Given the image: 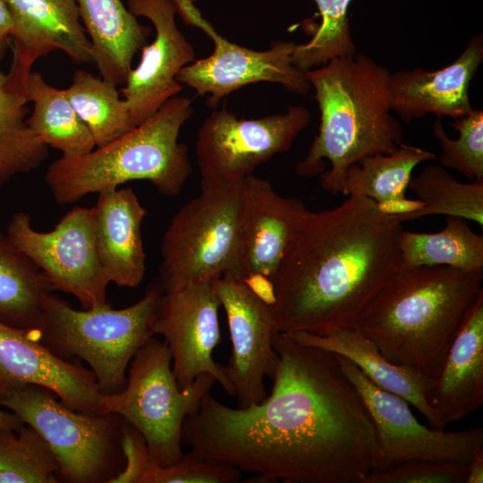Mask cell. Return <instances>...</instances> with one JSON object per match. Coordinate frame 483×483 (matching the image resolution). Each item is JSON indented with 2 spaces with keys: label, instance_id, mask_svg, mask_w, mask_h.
I'll return each instance as SVG.
<instances>
[{
  "label": "cell",
  "instance_id": "1",
  "mask_svg": "<svg viewBox=\"0 0 483 483\" xmlns=\"http://www.w3.org/2000/svg\"><path fill=\"white\" fill-rule=\"evenodd\" d=\"M269 395L231 408L206 394L186 417L192 454L260 482L361 483L378 464L375 429L337 356L277 333Z\"/></svg>",
  "mask_w": 483,
  "mask_h": 483
},
{
  "label": "cell",
  "instance_id": "2",
  "mask_svg": "<svg viewBox=\"0 0 483 483\" xmlns=\"http://www.w3.org/2000/svg\"><path fill=\"white\" fill-rule=\"evenodd\" d=\"M402 223L364 197L302 216L273 279L278 333L326 335L356 327L400 269Z\"/></svg>",
  "mask_w": 483,
  "mask_h": 483
},
{
  "label": "cell",
  "instance_id": "3",
  "mask_svg": "<svg viewBox=\"0 0 483 483\" xmlns=\"http://www.w3.org/2000/svg\"><path fill=\"white\" fill-rule=\"evenodd\" d=\"M483 271L403 267L363 309L356 328L391 362L428 379L483 292Z\"/></svg>",
  "mask_w": 483,
  "mask_h": 483
},
{
  "label": "cell",
  "instance_id": "4",
  "mask_svg": "<svg viewBox=\"0 0 483 483\" xmlns=\"http://www.w3.org/2000/svg\"><path fill=\"white\" fill-rule=\"evenodd\" d=\"M320 123L307 156L295 166L298 175L320 174L321 188L344 195L347 169L362 157L394 152L403 140L391 114L389 71L362 53L330 60L305 72Z\"/></svg>",
  "mask_w": 483,
  "mask_h": 483
},
{
  "label": "cell",
  "instance_id": "5",
  "mask_svg": "<svg viewBox=\"0 0 483 483\" xmlns=\"http://www.w3.org/2000/svg\"><path fill=\"white\" fill-rule=\"evenodd\" d=\"M193 113L192 100L173 97L127 133L79 157L52 162L46 183L61 205L131 181H148L165 196L178 195L192 173L181 128Z\"/></svg>",
  "mask_w": 483,
  "mask_h": 483
},
{
  "label": "cell",
  "instance_id": "6",
  "mask_svg": "<svg viewBox=\"0 0 483 483\" xmlns=\"http://www.w3.org/2000/svg\"><path fill=\"white\" fill-rule=\"evenodd\" d=\"M163 293L157 278L131 306L115 309L107 303L78 310L50 292L43 300L39 340L63 360L85 361L103 394H118L125 387L132 358L156 335L154 323Z\"/></svg>",
  "mask_w": 483,
  "mask_h": 483
},
{
  "label": "cell",
  "instance_id": "7",
  "mask_svg": "<svg viewBox=\"0 0 483 483\" xmlns=\"http://www.w3.org/2000/svg\"><path fill=\"white\" fill-rule=\"evenodd\" d=\"M242 183L201 179L199 194L175 213L160 250L164 292L224 273L239 277Z\"/></svg>",
  "mask_w": 483,
  "mask_h": 483
},
{
  "label": "cell",
  "instance_id": "8",
  "mask_svg": "<svg viewBox=\"0 0 483 483\" xmlns=\"http://www.w3.org/2000/svg\"><path fill=\"white\" fill-rule=\"evenodd\" d=\"M44 438L58 466V480L112 483L125 465L123 418L116 413H87L64 405L50 389L27 385L0 397Z\"/></svg>",
  "mask_w": 483,
  "mask_h": 483
},
{
  "label": "cell",
  "instance_id": "9",
  "mask_svg": "<svg viewBox=\"0 0 483 483\" xmlns=\"http://www.w3.org/2000/svg\"><path fill=\"white\" fill-rule=\"evenodd\" d=\"M171 362L166 343L151 337L132 358L123 391L103 394L102 400L103 413L119 414L132 425L162 466L174 465L184 455V419L199 409L216 382L212 375L202 373L181 390Z\"/></svg>",
  "mask_w": 483,
  "mask_h": 483
},
{
  "label": "cell",
  "instance_id": "10",
  "mask_svg": "<svg viewBox=\"0 0 483 483\" xmlns=\"http://www.w3.org/2000/svg\"><path fill=\"white\" fill-rule=\"evenodd\" d=\"M4 235L47 275L55 291L74 296L82 309L107 304L110 281L97 252L93 207L72 208L48 232L35 230L30 214L19 211Z\"/></svg>",
  "mask_w": 483,
  "mask_h": 483
},
{
  "label": "cell",
  "instance_id": "11",
  "mask_svg": "<svg viewBox=\"0 0 483 483\" xmlns=\"http://www.w3.org/2000/svg\"><path fill=\"white\" fill-rule=\"evenodd\" d=\"M310 120L309 109L301 105L255 119H240L225 107L213 110L197 135L201 179L241 180L253 174L259 165L291 149Z\"/></svg>",
  "mask_w": 483,
  "mask_h": 483
},
{
  "label": "cell",
  "instance_id": "12",
  "mask_svg": "<svg viewBox=\"0 0 483 483\" xmlns=\"http://www.w3.org/2000/svg\"><path fill=\"white\" fill-rule=\"evenodd\" d=\"M336 356L360 393L375 429L378 464L374 470L412 460L468 463L475 450L483 446L482 427L460 431L428 428L403 398L378 387L350 360Z\"/></svg>",
  "mask_w": 483,
  "mask_h": 483
},
{
  "label": "cell",
  "instance_id": "13",
  "mask_svg": "<svg viewBox=\"0 0 483 483\" xmlns=\"http://www.w3.org/2000/svg\"><path fill=\"white\" fill-rule=\"evenodd\" d=\"M220 307L212 280L164 292L161 297L154 332L165 338L172 355L173 373L181 390L199 375L208 373L227 394L234 396L225 367L213 358V352L221 341Z\"/></svg>",
  "mask_w": 483,
  "mask_h": 483
},
{
  "label": "cell",
  "instance_id": "14",
  "mask_svg": "<svg viewBox=\"0 0 483 483\" xmlns=\"http://www.w3.org/2000/svg\"><path fill=\"white\" fill-rule=\"evenodd\" d=\"M195 27L211 38L214 50L183 67L176 80L192 88L198 96L208 94V106L216 107L222 98L252 83H279L301 96L311 89L305 72L292 64L294 42L278 40L267 50L256 51L223 38L205 18Z\"/></svg>",
  "mask_w": 483,
  "mask_h": 483
},
{
  "label": "cell",
  "instance_id": "15",
  "mask_svg": "<svg viewBox=\"0 0 483 483\" xmlns=\"http://www.w3.org/2000/svg\"><path fill=\"white\" fill-rule=\"evenodd\" d=\"M229 327L232 354L225 369L240 408L267 396L265 378L274 377L278 355L273 340L278 333L270 305L244 281L230 273L212 280Z\"/></svg>",
  "mask_w": 483,
  "mask_h": 483
},
{
  "label": "cell",
  "instance_id": "16",
  "mask_svg": "<svg viewBox=\"0 0 483 483\" xmlns=\"http://www.w3.org/2000/svg\"><path fill=\"white\" fill-rule=\"evenodd\" d=\"M127 6L133 15L147 18L155 28L153 41L141 48L138 65L121 89L137 126L182 90L176 76L195 61V52L176 26L172 0H128Z\"/></svg>",
  "mask_w": 483,
  "mask_h": 483
},
{
  "label": "cell",
  "instance_id": "17",
  "mask_svg": "<svg viewBox=\"0 0 483 483\" xmlns=\"http://www.w3.org/2000/svg\"><path fill=\"white\" fill-rule=\"evenodd\" d=\"M27 385L50 389L73 410L103 413V394L92 371L80 360L53 354L40 342L37 330L0 323V397Z\"/></svg>",
  "mask_w": 483,
  "mask_h": 483
},
{
  "label": "cell",
  "instance_id": "18",
  "mask_svg": "<svg viewBox=\"0 0 483 483\" xmlns=\"http://www.w3.org/2000/svg\"><path fill=\"white\" fill-rule=\"evenodd\" d=\"M309 208L297 198L278 194L272 183L254 174L242 179L239 278L273 279Z\"/></svg>",
  "mask_w": 483,
  "mask_h": 483
},
{
  "label": "cell",
  "instance_id": "19",
  "mask_svg": "<svg viewBox=\"0 0 483 483\" xmlns=\"http://www.w3.org/2000/svg\"><path fill=\"white\" fill-rule=\"evenodd\" d=\"M5 1L13 21V61L6 75L14 90L26 95L33 64L53 51H63L76 64L93 63L77 0Z\"/></svg>",
  "mask_w": 483,
  "mask_h": 483
},
{
  "label": "cell",
  "instance_id": "20",
  "mask_svg": "<svg viewBox=\"0 0 483 483\" xmlns=\"http://www.w3.org/2000/svg\"><path fill=\"white\" fill-rule=\"evenodd\" d=\"M423 395L445 429L483 405V292L468 311L444 361L426 380Z\"/></svg>",
  "mask_w": 483,
  "mask_h": 483
},
{
  "label": "cell",
  "instance_id": "21",
  "mask_svg": "<svg viewBox=\"0 0 483 483\" xmlns=\"http://www.w3.org/2000/svg\"><path fill=\"white\" fill-rule=\"evenodd\" d=\"M483 61V38L473 36L452 64L434 72L421 68L390 73L391 109L408 123L433 114L453 120L466 115L472 106L469 87Z\"/></svg>",
  "mask_w": 483,
  "mask_h": 483
},
{
  "label": "cell",
  "instance_id": "22",
  "mask_svg": "<svg viewBox=\"0 0 483 483\" xmlns=\"http://www.w3.org/2000/svg\"><path fill=\"white\" fill-rule=\"evenodd\" d=\"M97 194L93 208L99 262L110 282L137 287L146 273L141 225L147 210L131 188L106 189Z\"/></svg>",
  "mask_w": 483,
  "mask_h": 483
},
{
  "label": "cell",
  "instance_id": "23",
  "mask_svg": "<svg viewBox=\"0 0 483 483\" xmlns=\"http://www.w3.org/2000/svg\"><path fill=\"white\" fill-rule=\"evenodd\" d=\"M77 3L100 77L114 86L124 84L135 54L148 44L151 28L141 25L121 0Z\"/></svg>",
  "mask_w": 483,
  "mask_h": 483
},
{
  "label": "cell",
  "instance_id": "24",
  "mask_svg": "<svg viewBox=\"0 0 483 483\" xmlns=\"http://www.w3.org/2000/svg\"><path fill=\"white\" fill-rule=\"evenodd\" d=\"M286 335L299 343L347 359L376 386L403 398L427 419L431 428L436 429L434 415L423 395L427 379L388 360L358 328L340 329L326 335L306 332Z\"/></svg>",
  "mask_w": 483,
  "mask_h": 483
},
{
  "label": "cell",
  "instance_id": "25",
  "mask_svg": "<svg viewBox=\"0 0 483 483\" xmlns=\"http://www.w3.org/2000/svg\"><path fill=\"white\" fill-rule=\"evenodd\" d=\"M28 102L33 103L26 124L44 145L64 157H79L96 148L93 136L67 99L64 89L48 84L38 72H31L26 85Z\"/></svg>",
  "mask_w": 483,
  "mask_h": 483
},
{
  "label": "cell",
  "instance_id": "26",
  "mask_svg": "<svg viewBox=\"0 0 483 483\" xmlns=\"http://www.w3.org/2000/svg\"><path fill=\"white\" fill-rule=\"evenodd\" d=\"M55 291L38 266L8 242L0 240V323L39 330L44 297Z\"/></svg>",
  "mask_w": 483,
  "mask_h": 483
},
{
  "label": "cell",
  "instance_id": "27",
  "mask_svg": "<svg viewBox=\"0 0 483 483\" xmlns=\"http://www.w3.org/2000/svg\"><path fill=\"white\" fill-rule=\"evenodd\" d=\"M399 246L403 267L445 266L464 271H483V235L468 220L446 216L436 233L402 230Z\"/></svg>",
  "mask_w": 483,
  "mask_h": 483
},
{
  "label": "cell",
  "instance_id": "28",
  "mask_svg": "<svg viewBox=\"0 0 483 483\" xmlns=\"http://www.w3.org/2000/svg\"><path fill=\"white\" fill-rule=\"evenodd\" d=\"M433 152L402 143L394 152L362 157L344 177V196L364 197L381 203L406 198L415 167L436 159Z\"/></svg>",
  "mask_w": 483,
  "mask_h": 483
},
{
  "label": "cell",
  "instance_id": "29",
  "mask_svg": "<svg viewBox=\"0 0 483 483\" xmlns=\"http://www.w3.org/2000/svg\"><path fill=\"white\" fill-rule=\"evenodd\" d=\"M408 189L423 203L413 212L394 216L400 222L433 215L458 216L483 226V180L459 182L441 165L426 166Z\"/></svg>",
  "mask_w": 483,
  "mask_h": 483
},
{
  "label": "cell",
  "instance_id": "30",
  "mask_svg": "<svg viewBox=\"0 0 483 483\" xmlns=\"http://www.w3.org/2000/svg\"><path fill=\"white\" fill-rule=\"evenodd\" d=\"M116 87L79 69L73 72L71 85L64 89L73 109L91 132L96 147L106 145L135 127Z\"/></svg>",
  "mask_w": 483,
  "mask_h": 483
},
{
  "label": "cell",
  "instance_id": "31",
  "mask_svg": "<svg viewBox=\"0 0 483 483\" xmlns=\"http://www.w3.org/2000/svg\"><path fill=\"white\" fill-rule=\"evenodd\" d=\"M27 97L0 72V164L13 178L37 169L47 157L41 143L26 124Z\"/></svg>",
  "mask_w": 483,
  "mask_h": 483
},
{
  "label": "cell",
  "instance_id": "32",
  "mask_svg": "<svg viewBox=\"0 0 483 483\" xmlns=\"http://www.w3.org/2000/svg\"><path fill=\"white\" fill-rule=\"evenodd\" d=\"M58 474L55 455L34 428H0V483H56Z\"/></svg>",
  "mask_w": 483,
  "mask_h": 483
},
{
  "label": "cell",
  "instance_id": "33",
  "mask_svg": "<svg viewBox=\"0 0 483 483\" xmlns=\"http://www.w3.org/2000/svg\"><path fill=\"white\" fill-rule=\"evenodd\" d=\"M321 23L306 44L295 45L292 64L303 72L330 60L357 53L349 24L348 10L352 0H313Z\"/></svg>",
  "mask_w": 483,
  "mask_h": 483
},
{
  "label": "cell",
  "instance_id": "34",
  "mask_svg": "<svg viewBox=\"0 0 483 483\" xmlns=\"http://www.w3.org/2000/svg\"><path fill=\"white\" fill-rule=\"evenodd\" d=\"M449 124L459 132L457 139L448 137L441 119L433 124V134L441 149L439 164L470 181L483 180V111L472 108Z\"/></svg>",
  "mask_w": 483,
  "mask_h": 483
},
{
  "label": "cell",
  "instance_id": "35",
  "mask_svg": "<svg viewBox=\"0 0 483 483\" xmlns=\"http://www.w3.org/2000/svg\"><path fill=\"white\" fill-rule=\"evenodd\" d=\"M242 471L227 464L184 453L175 464L162 466L152 458L147 462L140 483H237Z\"/></svg>",
  "mask_w": 483,
  "mask_h": 483
},
{
  "label": "cell",
  "instance_id": "36",
  "mask_svg": "<svg viewBox=\"0 0 483 483\" xmlns=\"http://www.w3.org/2000/svg\"><path fill=\"white\" fill-rule=\"evenodd\" d=\"M468 463L412 460L369 472L361 483H465Z\"/></svg>",
  "mask_w": 483,
  "mask_h": 483
},
{
  "label": "cell",
  "instance_id": "37",
  "mask_svg": "<svg viewBox=\"0 0 483 483\" xmlns=\"http://www.w3.org/2000/svg\"><path fill=\"white\" fill-rule=\"evenodd\" d=\"M13 21L5 0H0V60L12 44Z\"/></svg>",
  "mask_w": 483,
  "mask_h": 483
},
{
  "label": "cell",
  "instance_id": "38",
  "mask_svg": "<svg viewBox=\"0 0 483 483\" xmlns=\"http://www.w3.org/2000/svg\"><path fill=\"white\" fill-rule=\"evenodd\" d=\"M378 208L386 214L398 216L413 211H417L423 207V203L419 199H410L407 198L387 200L377 203Z\"/></svg>",
  "mask_w": 483,
  "mask_h": 483
},
{
  "label": "cell",
  "instance_id": "39",
  "mask_svg": "<svg viewBox=\"0 0 483 483\" xmlns=\"http://www.w3.org/2000/svg\"><path fill=\"white\" fill-rule=\"evenodd\" d=\"M483 482V446L477 448L468 462L465 483Z\"/></svg>",
  "mask_w": 483,
  "mask_h": 483
},
{
  "label": "cell",
  "instance_id": "40",
  "mask_svg": "<svg viewBox=\"0 0 483 483\" xmlns=\"http://www.w3.org/2000/svg\"><path fill=\"white\" fill-rule=\"evenodd\" d=\"M23 425L24 423L15 413L0 409V428L18 432Z\"/></svg>",
  "mask_w": 483,
  "mask_h": 483
},
{
  "label": "cell",
  "instance_id": "41",
  "mask_svg": "<svg viewBox=\"0 0 483 483\" xmlns=\"http://www.w3.org/2000/svg\"><path fill=\"white\" fill-rule=\"evenodd\" d=\"M11 179H12V177L10 176V174L6 172V170L4 168V166L0 164V187L3 186L4 183H6Z\"/></svg>",
  "mask_w": 483,
  "mask_h": 483
},
{
  "label": "cell",
  "instance_id": "42",
  "mask_svg": "<svg viewBox=\"0 0 483 483\" xmlns=\"http://www.w3.org/2000/svg\"><path fill=\"white\" fill-rule=\"evenodd\" d=\"M5 235L0 231V240L4 239Z\"/></svg>",
  "mask_w": 483,
  "mask_h": 483
}]
</instances>
